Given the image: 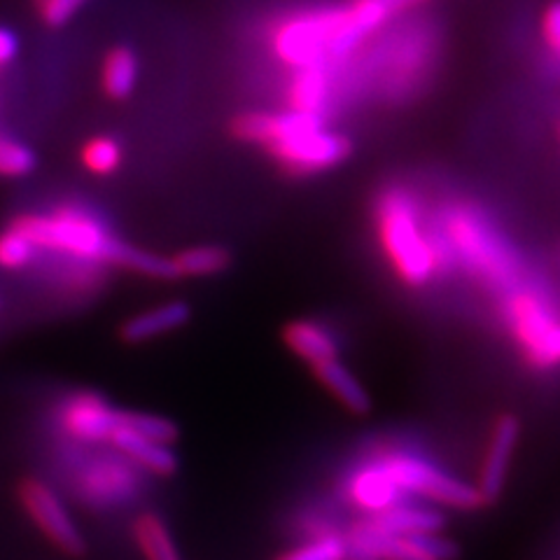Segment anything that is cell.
<instances>
[{
	"label": "cell",
	"mask_w": 560,
	"mask_h": 560,
	"mask_svg": "<svg viewBox=\"0 0 560 560\" xmlns=\"http://www.w3.org/2000/svg\"><path fill=\"white\" fill-rule=\"evenodd\" d=\"M191 320V306L187 302H168L143 313L133 315L125 325L119 327V337L125 343H148L152 339H160L162 335L185 327Z\"/></svg>",
	"instance_id": "13"
},
{
	"label": "cell",
	"mask_w": 560,
	"mask_h": 560,
	"mask_svg": "<svg viewBox=\"0 0 560 560\" xmlns=\"http://www.w3.org/2000/svg\"><path fill=\"white\" fill-rule=\"evenodd\" d=\"M346 8H329L296 14L273 33L278 59L292 68L331 66L348 57L343 45Z\"/></svg>",
	"instance_id": "5"
},
{
	"label": "cell",
	"mask_w": 560,
	"mask_h": 560,
	"mask_svg": "<svg viewBox=\"0 0 560 560\" xmlns=\"http://www.w3.org/2000/svg\"><path fill=\"white\" fill-rule=\"evenodd\" d=\"M311 372L331 395L341 401V407L346 411L355 413V416L370 413V409H372L370 393H366L362 381L353 372H350L339 358L315 362V364H311Z\"/></svg>",
	"instance_id": "14"
},
{
	"label": "cell",
	"mask_w": 560,
	"mask_h": 560,
	"mask_svg": "<svg viewBox=\"0 0 560 560\" xmlns=\"http://www.w3.org/2000/svg\"><path fill=\"white\" fill-rule=\"evenodd\" d=\"M125 428L148 436V440L173 444L180 436V428L168 418L152 416V413H138V411H117V430Z\"/></svg>",
	"instance_id": "23"
},
{
	"label": "cell",
	"mask_w": 560,
	"mask_h": 560,
	"mask_svg": "<svg viewBox=\"0 0 560 560\" xmlns=\"http://www.w3.org/2000/svg\"><path fill=\"white\" fill-rule=\"evenodd\" d=\"M16 55H20V38L10 28L0 26V68L12 63Z\"/></svg>",
	"instance_id": "30"
},
{
	"label": "cell",
	"mask_w": 560,
	"mask_h": 560,
	"mask_svg": "<svg viewBox=\"0 0 560 560\" xmlns=\"http://www.w3.org/2000/svg\"><path fill=\"white\" fill-rule=\"evenodd\" d=\"M12 224L35 243V248L59 250L86 261H108V265L156 280L178 278L171 257L133 248L80 208H57L47 215L26 213Z\"/></svg>",
	"instance_id": "1"
},
{
	"label": "cell",
	"mask_w": 560,
	"mask_h": 560,
	"mask_svg": "<svg viewBox=\"0 0 560 560\" xmlns=\"http://www.w3.org/2000/svg\"><path fill=\"white\" fill-rule=\"evenodd\" d=\"M90 3V0H40L38 12L45 26L61 28L75 20V14Z\"/></svg>",
	"instance_id": "29"
},
{
	"label": "cell",
	"mask_w": 560,
	"mask_h": 560,
	"mask_svg": "<svg viewBox=\"0 0 560 560\" xmlns=\"http://www.w3.org/2000/svg\"><path fill=\"white\" fill-rule=\"evenodd\" d=\"M440 236L448 259L488 290L506 294L528 283L523 255L502 226L471 201H453L440 215Z\"/></svg>",
	"instance_id": "2"
},
{
	"label": "cell",
	"mask_w": 560,
	"mask_h": 560,
	"mask_svg": "<svg viewBox=\"0 0 560 560\" xmlns=\"http://www.w3.org/2000/svg\"><path fill=\"white\" fill-rule=\"evenodd\" d=\"M358 528L370 535H420V533H442L444 516L436 510L425 506H411L399 502L390 510L372 514L360 521Z\"/></svg>",
	"instance_id": "12"
},
{
	"label": "cell",
	"mask_w": 560,
	"mask_h": 560,
	"mask_svg": "<svg viewBox=\"0 0 560 560\" xmlns=\"http://www.w3.org/2000/svg\"><path fill=\"white\" fill-rule=\"evenodd\" d=\"M16 495L22 500V506L26 514L33 518V523L45 533V537L61 549L66 556H82L86 551V539L82 530L70 518L63 502L51 493V488L43 481L26 477L20 488H16Z\"/></svg>",
	"instance_id": "9"
},
{
	"label": "cell",
	"mask_w": 560,
	"mask_h": 560,
	"mask_svg": "<svg viewBox=\"0 0 560 560\" xmlns=\"http://www.w3.org/2000/svg\"><path fill=\"white\" fill-rule=\"evenodd\" d=\"M138 75H140L138 57L131 47L119 45L105 55L103 68H101V84H103V92L113 101L129 98L136 92Z\"/></svg>",
	"instance_id": "20"
},
{
	"label": "cell",
	"mask_w": 560,
	"mask_h": 560,
	"mask_svg": "<svg viewBox=\"0 0 560 560\" xmlns=\"http://www.w3.org/2000/svg\"><path fill=\"white\" fill-rule=\"evenodd\" d=\"M283 341L296 358L308 364L323 362L329 358H339V346L331 339L329 331L318 323L292 320L283 327Z\"/></svg>",
	"instance_id": "19"
},
{
	"label": "cell",
	"mask_w": 560,
	"mask_h": 560,
	"mask_svg": "<svg viewBox=\"0 0 560 560\" xmlns=\"http://www.w3.org/2000/svg\"><path fill=\"white\" fill-rule=\"evenodd\" d=\"M82 164L84 168L94 175H110L119 168L121 160H125V152L121 145L110 136H96L86 140L82 148Z\"/></svg>",
	"instance_id": "24"
},
{
	"label": "cell",
	"mask_w": 560,
	"mask_h": 560,
	"mask_svg": "<svg viewBox=\"0 0 560 560\" xmlns=\"http://www.w3.org/2000/svg\"><path fill=\"white\" fill-rule=\"evenodd\" d=\"M66 425L75 436L86 442L110 440L117 430V411L98 397H78L66 413Z\"/></svg>",
	"instance_id": "16"
},
{
	"label": "cell",
	"mask_w": 560,
	"mask_h": 560,
	"mask_svg": "<svg viewBox=\"0 0 560 560\" xmlns=\"http://www.w3.org/2000/svg\"><path fill=\"white\" fill-rule=\"evenodd\" d=\"M331 96V78L327 66L296 68V75L290 84V105L292 110L318 115L327 110Z\"/></svg>",
	"instance_id": "18"
},
{
	"label": "cell",
	"mask_w": 560,
	"mask_h": 560,
	"mask_svg": "<svg viewBox=\"0 0 560 560\" xmlns=\"http://www.w3.org/2000/svg\"><path fill=\"white\" fill-rule=\"evenodd\" d=\"M171 259L175 271H178V278L215 276L232 267V253L222 248V245H195V248H187Z\"/></svg>",
	"instance_id": "22"
},
{
	"label": "cell",
	"mask_w": 560,
	"mask_h": 560,
	"mask_svg": "<svg viewBox=\"0 0 560 560\" xmlns=\"http://www.w3.org/2000/svg\"><path fill=\"white\" fill-rule=\"evenodd\" d=\"M346 560H455L458 549L440 533L370 535L358 525L348 535Z\"/></svg>",
	"instance_id": "8"
},
{
	"label": "cell",
	"mask_w": 560,
	"mask_h": 560,
	"mask_svg": "<svg viewBox=\"0 0 560 560\" xmlns=\"http://www.w3.org/2000/svg\"><path fill=\"white\" fill-rule=\"evenodd\" d=\"M38 166V156L22 140L0 136V175L3 178H24Z\"/></svg>",
	"instance_id": "25"
},
{
	"label": "cell",
	"mask_w": 560,
	"mask_h": 560,
	"mask_svg": "<svg viewBox=\"0 0 560 560\" xmlns=\"http://www.w3.org/2000/svg\"><path fill=\"white\" fill-rule=\"evenodd\" d=\"M35 3H40V0H35Z\"/></svg>",
	"instance_id": "32"
},
{
	"label": "cell",
	"mask_w": 560,
	"mask_h": 560,
	"mask_svg": "<svg viewBox=\"0 0 560 560\" xmlns=\"http://www.w3.org/2000/svg\"><path fill=\"white\" fill-rule=\"evenodd\" d=\"M110 442L121 453H127L131 460H136L138 465H143L148 471H152V475H156V477H173L180 467L178 455L173 453L171 444L148 440V436L138 434V432L119 428V430L113 432Z\"/></svg>",
	"instance_id": "15"
},
{
	"label": "cell",
	"mask_w": 560,
	"mask_h": 560,
	"mask_svg": "<svg viewBox=\"0 0 560 560\" xmlns=\"http://www.w3.org/2000/svg\"><path fill=\"white\" fill-rule=\"evenodd\" d=\"M420 3H423V0H420Z\"/></svg>",
	"instance_id": "33"
},
{
	"label": "cell",
	"mask_w": 560,
	"mask_h": 560,
	"mask_svg": "<svg viewBox=\"0 0 560 560\" xmlns=\"http://www.w3.org/2000/svg\"><path fill=\"white\" fill-rule=\"evenodd\" d=\"M381 465L399 486L401 493L425 498L434 504L451 506V510L469 512L483 506L477 486L453 477L451 471H444L436 465L418 458V455H388V458L381 460Z\"/></svg>",
	"instance_id": "6"
},
{
	"label": "cell",
	"mask_w": 560,
	"mask_h": 560,
	"mask_svg": "<svg viewBox=\"0 0 560 560\" xmlns=\"http://www.w3.org/2000/svg\"><path fill=\"white\" fill-rule=\"evenodd\" d=\"M267 150L283 168L308 175L343 164L353 154V143L343 133L329 131L325 125H315L283 140H276V143L267 145Z\"/></svg>",
	"instance_id": "7"
},
{
	"label": "cell",
	"mask_w": 560,
	"mask_h": 560,
	"mask_svg": "<svg viewBox=\"0 0 560 560\" xmlns=\"http://www.w3.org/2000/svg\"><path fill=\"white\" fill-rule=\"evenodd\" d=\"M348 541L343 537H323L311 545L296 547L276 560H346Z\"/></svg>",
	"instance_id": "27"
},
{
	"label": "cell",
	"mask_w": 560,
	"mask_h": 560,
	"mask_svg": "<svg viewBox=\"0 0 560 560\" xmlns=\"http://www.w3.org/2000/svg\"><path fill=\"white\" fill-rule=\"evenodd\" d=\"M350 495L366 512H383L390 510V506L401 502V490L399 486L390 479L388 471L383 469V465H374L366 467L362 471H358V477L350 483Z\"/></svg>",
	"instance_id": "17"
},
{
	"label": "cell",
	"mask_w": 560,
	"mask_h": 560,
	"mask_svg": "<svg viewBox=\"0 0 560 560\" xmlns=\"http://www.w3.org/2000/svg\"><path fill=\"white\" fill-rule=\"evenodd\" d=\"M374 218L381 248L405 285L425 288L451 261L440 230L430 232L423 224L420 206L409 189H383Z\"/></svg>",
	"instance_id": "3"
},
{
	"label": "cell",
	"mask_w": 560,
	"mask_h": 560,
	"mask_svg": "<svg viewBox=\"0 0 560 560\" xmlns=\"http://www.w3.org/2000/svg\"><path fill=\"white\" fill-rule=\"evenodd\" d=\"M35 255V243L22 232L10 224L8 230L0 234V267L3 269H22Z\"/></svg>",
	"instance_id": "26"
},
{
	"label": "cell",
	"mask_w": 560,
	"mask_h": 560,
	"mask_svg": "<svg viewBox=\"0 0 560 560\" xmlns=\"http://www.w3.org/2000/svg\"><path fill=\"white\" fill-rule=\"evenodd\" d=\"M504 296V318L523 358L535 370L560 366V311L549 294L525 283Z\"/></svg>",
	"instance_id": "4"
},
{
	"label": "cell",
	"mask_w": 560,
	"mask_h": 560,
	"mask_svg": "<svg viewBox=\"0 0 560 560\" xmlns=\"http://www.w3.org/2000/svg\"><path fill=\"white\" fill-rule=\"evenodd\" d=\"M556 136H558V143H560V121H558V127H556Z\"/></svg>",
	"instance_id": "31"
},
{
	"label": "cell",
	"mask_w": 560,
	"mask_h": 560,
	"mask_svg": "<svg viewBox=\"0 0 560 560\" xmlns=\"http://www.w3.org/2000/svg\"><path fill=\"white\" fill-rule=\"evenodd\" d=\"M541 47L560 66V0H551L539 16Z\"/></svg>",
	"instance_id": "28"
},
{
	"label": "cell",
	"mask_w": 560,
	"mask_h": 560,
	"mask_svg": "<svg viewBox=\"0 0 560 560\" xmlns=\"http://www.w3.org/2000/svg\"><path fill=\"white\" fill-rule=\"evenodd\" d=\"M315 125H325L318 115H308L300 110L290 113H243L232 121V133L245 143L271 145L296 131H304Z\"/></svg>",
	"instance_id": "11"
},
{
	"label": "cell",
	"mask_w": 560,
	"mask_h": 560,
	"mask_svg": "<svg viewBox=\"0 0 560 560\" xmlns=\"http://www.w3.org/2000/svg\"><path fill=\"white\" fill-rule=\"evenodd\" d=\"M521 440V423L512 413H504L495 420L488 436L483 463L479 469V481L475 483L483 504H493L504 493L506 477H510L514 453Z\"/></svg>",
	"instance_id": "10"
},
{
	"label": "cell",
	"mask_w": 560,
	"mask_h": 560,
	"mask_svg": "<svg viewBox=\"0 0 560 560\" xmlns=\"http://www.w3.org/2000/svg\"><path fill=\"white\" fill-rule=\"evenodd\" d=\"M133 535L145 560H183L162 516L152 512L140 514L133 523Z\"/></svg>",
	"instance_id": "21"
}]
</instances>
